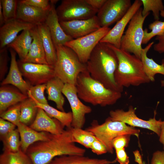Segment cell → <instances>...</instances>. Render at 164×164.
Returning a JSON list of instances; mask_svg holds the SVG:
<instances>
[{
	"mask_svg": "<svg viewBox=\"0 0 164 164\" xmlns=\"http://www.w3.org/2000/svg\"><path fill=\"white\" fill-rule=\"evenodd\" d=\"M9 51L11 57L9 70L1 84L3 86L11 84L16 87L23 94L27 95V92L32 85L22 78V73L16 61V53L11 48L10 49Z\"/></svg>",
	"mask_w": 164,
	"mask_h": 164,
	"instance_id": "cell-17",
	"label": "cell"
},
{
	"mask_svg": "<svg viewBox=\"0 0 164 164\" xmlns=\"http://www.w3.org/2000/svg\"><path fill=\"white\" fill-rule=\"evenodd\" d=\"M15 125L0 118V134L1 137L3 136L15 129Z\"/></svg>",
	"mask_w": 164,
	"mask_h": 164,
	"instance_id": "cell-42",
	"label": "cell"
},
{
	"mask_svg": "<svg viewBox=\"0 0 164 164\" xmlns=\"http://www.w3.org/2000/svg\"><path fill=\"white\" fill-rule=\"evenodd\" d=\"M23 76L32 86L46 84L55 77L54 67L49 64L23 62H18Z\"/></svg>",
	"mask_w": 164,
	"mask_h": 164,
	"instance_id": "cell-13",
	"label": "cell"
},
{
	"mask_svg": "<svg viewBox=\"0 0 164 164\" xmlns=\"http://www.w3.org/2000/svg\"><path fill=\"white\" fill-rule=\"evenodd\" d=\"M162 64L164 66V59H163L162 61ZM161 86L162 87H164V80L161 81Z\"/></svg>",
	"mask_w": 164,
	"mask_h": 164,
	"instance_id": "cell-51",
	"label": "cell"
},
{
	"mask_svg": "<svg viewBox=\"0 0 164 164\" xmlns=\"http://www.w3.org/2000/svg\"><path fill=\"white\" fill-rule=\"evenodd\" d=\"M116 158L115 160L120 164H129V157L128 156L125 148L115 150Z\"/></svg>",
	"mask_w": 164,
	"mask_h": 164,
	"instance_id": "cell-44",
	"label": "cell"
},
{
	"mask_svg": "<svg viewBox=\"0 0 164 164\" xmlns=\"http://www.w3.org/2000/svg\"><path fill=\"white\" fill-rule=\"evenodd\" d=\"M87 71L94 79L106 88L122 92L114 79L118 61L113 50L107 43L100 42L91 53L86 63Z\"/></svg>",
	"mask_w": 164,
	"mask_h": 164,
	"instance_id": "cell-2",
	"label": "cell"
},
{
	"mask_svg": "<svg viewBox=\"0 0 164 164\" xmlns=\"http://www.w3.org/2000/svg\"><path fill=\"white\" fill-rule=\"evenodd\" d=\"M144 164H147L144 162Z\"/></svg>",
	"mask_w": 164,
	"mask_h": 164,
	"instance_id": "cell-53",
	"label": "cell"
},
{
	"mask_svg": "<svg viewBox=\"0 0 164 164\" xmlns=\"http://www.w3.org/2000/svg\"><path fill=\"white\" fill-rule=\"evenodd\" d=\"M130 0H106L97 13L101 27H109L120 20L131 6Z\"/></svg>",
	"mask_w": 164,
	"mask_h": 164,
	"instance_id": "cell-11",
	"label": "cell"
},
{
	"mask_svg": "<svg viewBox=\"0 0 164 164\" xmlns=\"http://www.w3.org/2000/svg\"><path fill=\"white\" fill-rule=\"evenodd\" d=\"M111 164V163H106V164Z\"/></svg>",
	"mask_w": 164,
	"mask_h": 164,
	"instance_id": "cell-52",
	"label": "cell"
},
{
	"mask_svg": "<svg viewBox=\"0 0 164 164\" xmlns=\"http://www.w3.org/2000/svg\"><path fill=\"white\" fill-rule=\"evenodd\" d=\"M155 112L153 118L145 120L138 118L135 114V109L130 106L127 111L122 109L111 110L109 112V118L113 121L124 122L130 126L147 129L151 130L159 137L161 132L162 121L161 119L157 120Z\"/></svg>",
	"mask_w": 164,
	"mask_h": 164,
	"instance_id": "cell-10",
	"label": "cell"
},
{
	"mask_svg": "<svg viewBox=\"0 0 164 164\" xmlns=\"http://www.w3.org/2000/svg\"><path fill=\"white\" fill-rule=\"evenodd\" d=\"M32 41L30 29L25 30L7 47L13 49L22 61L28 54Z\"/></svg>",
	"mask_w": 164,
	"mask_h": 164,
	"instance_id": "cell-27",
	"label": "cell"
},
{
	"mask_svg": "<svg viewBox=\"0 0 164 164\" xmlns=\"http://www.w3.org/2000/svg\"><path fill=\"white\" fill-rule=\"evenodd\" d=\"M64 84L60 79L56 76L46 83V89L48 100L54 102L57 108L62 111H64L65 99L62 94V90Z\"/></svg>",
	"mask_w": 164,
	"mask_h": 164,
	"instance_id": "cell-25",
	"label": "cell"
},
{
	"mask_svg": "<svg viewBox=\"0 0 164 164\" xmlns=\"http://www.w3.org/2000/svg\"><path fill=\"white\" fill-rule=\"evenodd\" d=\"M159 141L163 145V148L164 150V120L162 121L161 126V132L159 137Z\"/></svg>",
	"mask_w": 164,
	"mask_h": 164,
	"instance_id": "cell-49",
	"label": "cell"
},
{
	"mask_svg": "<svg viewBox=\"0 0 164 164\" xmlns=\"http://www.w3.org/2000/svg\"><path fill=\"white\" fill-rule=\"evenodd\" d=\"M16 126L20 138L21 148L26 153L29 147L33 143L46 141L49 138V133L37 132L21 122Z\"/></svg>",
	"mask_w": 164,
	"mask_h": 164,
	"instance_id": "cell-21",
	"label": "cell"
},
{
	"mask_svg": "<svg viewBox=\"0 0 164 164\" xmlns=\"http://www.w3.org/2000/svg\"><path fill=\"white\" fill-rule=\"evenodd\" d=\"M111 29L109 27H101L92 33L67 42L64 45L72 49L80 61L86 64L94 49Z\"/></svg>",
	"mask_w": 164,
	"mask_h": 164,
	"instance_id": "cell-9",
	"label": "cell"
},
{
	"mask_svg": "<svg viewBox=\"0 0 164 164\" xmlns=\"http://www.w3.org/2000/svg\"><path fill=\"white\" fill-rule=\"evenodd\" d=\"M62 93L67 99L72 110L73 118L71 127L82 128L85 123V115L91 112V108L80 101L75 85L65 84Z\"/></svg>",
	"mask_w": 164,
	"mask_h": 164,
	"instance_id": "cell-12",
	"label": "cell"
},
{
	"mask_svg": "<svg viewBox=\"0 0 164 164\" xmlns=\"http://www.w3.org/2000/svg\"><path fill=\"white\" fill-rule=\"evenodd\" d=\"M86 130L91 132L106 147L108 152H114L112 142L113 139L119 135L130 134L138 138L140 130L135 127L127 125L122 121H113L108 117L105 121L99 124L94 121L91 125Z\"/></svg>",
	"mask_w": 164,
	"mask_h": 164,
	"instance_id": "cell-6",
	"label": "cell"
},
{
	"mask_svg": "<svg viewBox=\"0 0 164 164\" xmlns=\"http://www.w3.org/2000/svg\"><path fill=\"white\" fill-rule=\"evenodd\" d=\"M155 39L158 41L157 43L153 45L155 51L159 53L164 52V33L159 36H156Z\"/></svg>",
	"mask_w": 164,
	"mask_h": 164,
	"instance_id": "cell-46",
	"label": "cell"
},
{
	"mask_svg": "<svg viewBox=\"0 0 164 164\" xmlns=\"http://www.w3.org/2000/svg\"><path fill=\"white\" fill-rule=\"evenodd\" d=\"M93 152L97 155H101L108 152L104 144L97 138L92 143L91 149Z\"/></svg>",
	"mask_w": 164,
	"mask_h": 164,
	"instance_id": "cell-43",
	"label": "cell"
},
{
	"mask_svg": "<svg viewBox=\"0 0 164 164\" xmlns=\"http://www.w3.org/2000/svg\"><path fill=\"white\" fill-rule=\"evenodd\" d=\"M142 10L141 8L129 22L127 29L121 37L120 48L133 53L140 59L144 36L143 24L145 19L149 15L143 16Z\"/></svg>",
	"mask_w": 164,
	"mask_h": 164,
	"instance_id": "cell-7",
	"label": "cell"
},
{
	"mask_svg": "<svg viewBox=\"0 0 164 164\" xmlns=\"http://www.w3.org/2000/svg\"><path fill=\"white\" fill-rule=\"evenodd\" d=\"M75 86L79 98L94 106L113 105L122 96L121 92L109 89L94 79L87 71L79 74Z\"/></svg>",
	"mask_w": 164,
	"mask_h": 164,
	"instance_id": "cell-4",
	"label": "cell"
},
{
	"mask_svg": "<svg viewBox=\"0 0 164 164\" xmlns=\"http://www.w3.org/2000/svg\"><path fill=\"white\" fill-rule=\"evenodd\" d=\"M30 31L32 37V41L28 54L25 59L22 61L48 64L46 60L41 39L38 31L36 25L30 29Z\"/></svg>",
	"mask_w": 164,
	"mask_h": 164,
	"instance_id": "cell-22",
	"label": "cell"
},
{
	"mask_svg": "<svg viewBox=\"0 0 164 164\" xmlns=\"http://www.w3.org/2000/svg\"><path fill=\"white\" fill-rule=\"evenodd\" d=\"M7 47L0 49V80H2L8 70V56Z\"/></svg>",
	"mask_w": 164,
	"mask_h": 164,
	"instance_id": "cell-40",
	"label": "cell"
},
{
	"mask_svg": "<svg viewBox=\"0 0 164 164\" xmlns=\"http://www.w3.org/2000/svg\"><path fill=\"white\" fill-rule=\"evenodd\" d=\"M22 3L45 10H49L51 7L50 1L48 0H22Z\"/></svg>",
	"mask_w": 164,
	"mask_h": 164,
	"instance_id": "cell-41",
	"label": "cell"
},
{
	"mask_svg": "<svg viewBox=\"0 0 164 164\" xmlns=\"http://www.w3.org/2000/svg\"><path fill=\"white\" fill-rule=\"evenodd\" d=\"M131 135L130 134H125L116 137L113 139L112 142L113 148L115 150L128 147Z\"/></svg>",
	"mask_w": 164,
	"mask_h": 164,
	"instance_id": "cell-39",
	"label": "cell"
},
{
	"mask_svg": "<svg viewBox=\"0 0 164 164\" xmlns=\"http://www.w3.org/2000/svg\"><path fill=\"white\" fill-rule=\"evenodd\" d=\"M71 127L59 134L50 133L47 140L31 145L26 153L32 164H47L63 155H84L86 150L77 146L72 140Z\"/></svg>",
	"mask_w": 164,
	"mask_h": 164,
	"instance_id": "cell-1",
	"label": "cell"
},
{
	"mask_svg": "<svg viewBox=\"0 0 164 164\" xmlns=\"http://www.w3.org/2000/svg\"><path fill=\"white\" fill-rule=\"evenodd\" d=\"M5 21L3 15L2 6L0 2V27L3 26L5 23Z\"/></svg>",
	"mask_w": 164,
	"mask_h": 164,
	"instance_id": "cell-50",
	"label": "cell"
},
{
	"mask_svg": "<svg viewBox=\"0 0 164 164\" xmlns=\"http://www.w3.org/2000/svg\"><path fill=\"white\" fill-rule=\"evenodd\" d=\"M58 0H50L51 7L45 23L48 27L55 47L64 45L73 39L62 29L56 13L55 4Z\"/></svg>",
	"mask_w": 164,
	"mask_h": 164,
	"instance_id": "cell-16",
	"label": "cell"
},
{
	"mask_svg": "<svg viewBox=\"0 0 164 164\" xmlns=\"http://www.w3.org/2000/svg\"><path fill=\"white\" fill-rule=\"evenodd\" d=\"M106 43L113 50L118 58V65L114 79L119 87L123 89L124 87L137 86L151 82L144 71L140 59L120 48Z\"/></svg>",
	"mask_w": 164,
	"mask_h": 164,
	"instance_id": "cell-3",
	"label": "cell"
},
{
	"mask_svg": "<svg viewBox=\"0 0 164 164\" xmlns=\"http://www.w3.org/2000/svg\"><path fill=\"white\" fill-rule=\"evenodd\" d=\"M46 88V83L31 86L29 91L33 97L38 102L47 104V101L44 95Z\"/></svg>",
	"mask_w": 164,
	"mask_h": 164,
	"instance_id": "cell-38",
	"label": "cell"
},
{
	"mask_svg": "<svg viewBox=\"0 0 164 164\" xmlns=\"http://www.w3.org/2000/svg\"><path fill=\"white\" fill-rule=\"evenodd\" d=\"M38 109L36 103L30 97L21 102L20 122L27 125H30L35 118Z\"/></svg>",
	"mask_w": 164,
	"mask_h": 164,
	"instance_id": "cell-30",
	"label": "cell"
},
{
	"mask_svg": "<svg viewBox=\"0 0 164 164\" xmlns=\"http://www.w3.org/2000/svg\"><path fill=\"white\" fill-rule=\"evenodd\" d=\"M20 135L17 129H15L6 135L1 137L4 146V151L15 152L21 148Z\"/></svg>",
	"mask_w": 164,
	"mask_h": 164,
	"instance_id": "cell-33",
	"label": "cell"
},
{
	"mask_svg": "<svg viewBox=\"0 0 164 164\" xmlns=\"http://www.w3.org/2000/svg\"><path fill=\"white\" fill-rule=\"evenodd\" d=\"M0 164H32L27 154L20 148L15 152L4 151L0 156Z\"/></svg>",
	"mask_w": 164,
	"mask_h": 164,
	"instance_id": "cell-31",
	"label": "cell"
},
{
	"mask_svg": "<svg viewBox=\"0 0 164 164\" xmlns=\"http://www.w3.org/2000/svg\"><path fill=\"white\" fill-rule=\"evenodd\" d=\"M142 5L141 0H135L125 14L117 22L100 42L109 43L120 48L121 39L126 26Z\"/></svg>",
	"mask_w": 164,
	"mask_h": 164,
	"instance_id": "cell-15",
	"label": "cell"
},
{
	"mask_svg": "<svg viewBox=\"0 0 164 164\" xmlns=\"http://www.w3.org/2000/svg\"><path fill=\"white\" fill-rule=\"evenodd\" d=\"M27 95L29 97L33 100L36 103L37 108L43 109L50 117L57 120L64 127L66 126L67 128H69L71 127L73 118L71 112H66L59 110L49 104H45L40 103L33 97L29 91L27 93Z\"/></svg>",
	"mask_w": 164,
	"mask_h": 164,
	"instance_id": "cell-29",
	"label": "cell"
},
{
	"mask_svg": "<svg viewBox=\"0 0 164 164\" xmlns=\"http://www.w3.org/2000/svg\"><path fill=\"white\" fill-rule=\"evenodd\" d=\"M154 42L149 43L142 48L141 52V60L144 71L150 81H155V77L157 74L164 75V66L157 63L152 58H149L147 53L154 44Z\"/></svg>",
	"mask_w": 164,
	"mask_h": 164,
	"instance_id": "cell-26",
	"label": "cell"
},
{
	"mask_svg": "<svg viewBox=\"0 0 164 164\" xmlns=\"http://www.w3.org/2000/svg\"><path fill=\"white\" fill-rule=\"evenodd\" d=\"M133 153L135 157V161L138 164H144V162L142 161L139 151L136 150L133 152Z\"/></svg>",
	"mask_w": 164,
	"mask_h": 164,
	"instance_id": "cell-48",
	"label": "cell"
},
{
	"mask_svg": "<svg viewBox=\"0 0 164 164\" xmlns=\"http://www.w3.org/2000/svg\"><path fill=\"white\" fill-rule=\"evenodd\" d=\"M56 48L57 59L54 66L55 76L64 84L75 85L79 74L87 71L86 64L82 63L70 48L62 45Z\"/></svg>",
	"mask_w": 164,
	"mask_h": 164,
	"instance_id": "cell-5",
	"label": "cell"
},
{
	"mask_svg": "<svg viewBox=\"0 0 164 164\" xmlns=\"http://www.w3.org/2000/svg\"><path fill=\"white\" fill-rule=\"evenodd\" d=\"M36 25L17 19L5 23L0 28V49L6 47L18 36L19 32L31 29Z\"/></svg>",
	"mask_w": 164,
	"mask_h": 164,
	"instance_id": "cell-18",
	"label": "cell"
},
{
	"mask_svg": "<svg viewBox=\"0 0 164 164\" xmlns=\"http://www.w3.org/2000/svg\"><path fill=\"white\" fill-rule=\"evenodd\" d=\"M85 1L92 8L99 10L103 6L106 0H85Z\"/></svg>",
	"mask_w": 164,
	"mask_h": 164,
	"instance_id": "cell-47",
	"label": "cell"
},
{
	"mask_svg": "<svg viewBox=\"0 0 164 164\" xmlns=\"http://www.w3.org/2000/svg\"><path fill=\"white\" fill-rule=\"evenodd\" d=\"M71 129L73 141L78 143L87 148L91 149L92 143L97 139L95 136L86 130L71 127Z\"/></svg>",
	"mask_w": 164,
	"mask_h": 164,
	"instance_id": "cell-32",
	"label": "cell"
},
{
	"mask_svg": "<svg viewBox=\"0 0 164 164\" xmlns=\"http://www.w3.org/2000/svg\"><path fill=\"white\" fill-rule=\"evenodd\" d=\"M18 2L16 0H0L5 23L16 19Z\"/></svg>",
	"mask_w": 164,
	"mask_h": 164,
	"instance_id": "cell-35",
	"label": "cell"
},
{
	"mask_svg": "<svg viewBox=\"0 0 164 164\" xmlns=\"http://www.w3.org/2000/svg\"><path fill=\"white\" fill-rule=\"evenodd\" d=\"M29 127L37 132L53 134H60L65 130L59 121L50 117L43 109L39 108L35 119Z\"/></svg>",
	"mask_w": 164,
	"mask_h": 164,
	"instance_id": "cell-19",
	"label": "cell"
},
{
	"mask_svg": "<svg viewBox=\"0 0 164 164\" xmlns=\"http://www.w3.org/2000/svg\"><path fill=\"white\" fill-rule=\"evenodd\" d=\"M49 10H45L19 1L16 19L37 25L45 23Z\"/></svg>",
	"mask_w": 164,
	"mask_h": 164,
	"instance_id": "cell-20",
	"label": "cell"
},
{
	"mask_svg": "<svg viewBox=\"0 0 164 164\" xmlns=\"http://www.w3.org/2000/svg\"><path fill=\"white\" fill-rule=\"evenodd\" d=\"M20 107L21 103L11 106L0 114L1 118L17 126L20 122Z\"/></svg>",
	"mask_w": 164,
	"mask_h": 164,
	"instance_id": "cell-37",
	"label": "cell"
},
{
	"mask_svg": "<svg viewBox=\"0 0 164 164\" xmlns=\"http://www.w3.org/2000/svg\"><path fill=\"white\" fill-rule=\"evenodd\" d=\"M150 164H164V151L157 150L154 152Z\"/></svg>",
	"mask_w": 164,
	"mask_h": 164,
	"instance_id": "cell-45",
	"label": "cell"
},
{
	"mask_svg": "<svg viewBox=\"0 0 164 164\" xmlns=\"http://www.w3.org/2000/svg\"><path fill=\"white\" fill-rule=\"evenodd\" d=\"M41 39L48 64L54 66L57 59L56 51L49 29L45 23L36 25Z\"/></svg>",
	"mask_w": 164,
	"mask_h": 164,
	"instance_id": "cell-24",
	"label": "cell"
},
{
	"mask_svg": "<svg viewBox=\"0 0 164 164\" xmlns=\"http://www.w3.org/2000/svg\"><path fill=\"white\" fill-rule=\"evenodd\" d=\"M143 5L142 15L143 16L152 12L154 19H159L160 14L164 13V6L161 0H141Z\"/></svg>",
	"mask_w": 164,
	"mask_h": 164,
	"instance_id": "cell-34",
	"label": "cell"
},
{
	"mask_svg": "<svg viewBox=\"0 0 164 164\" xmlns=\"http://www.w3.org/2000/svg\"><path fill=\"white\" fill-rule=\"evenodd\" d=\"M65 33L73 39L92 33L101 27L97 15L88 19L60 22Z\"/></svg>",
	"mask_w": 164,
	"mask_h": 164,
	"instance_id": "cell-14",
	"label": "cell"
},
{
	"mask_svg": "<svg viewBox=\"0 0 164 164\" xmlns=\"http://www.w3.org/2000/svg\"><path fill=\"white\" fill-rule=\"evenodd\" d=\"M28 97L18 89L5 85L2 86L0 88V114Z\"/></svg>",
	"mask_w": 164,
	"mask_h": 164,
	"instance_id": "cell-23",
	"label": "cell"
},
{
	"mask_svg": "<svg viewBox=\"0 0 164 164\" xmlns=\"http://www.w3.org/2000/svg\"><path fill=\"white\" fill-rule=\"evenodd\" d=\"M56 10L60 22L88 19L96 15L98 11L85 0H63Z\"/></svg>",
	"mask_w": 164,
	"mask_h": 164,
	"instance_id": "cell-8",
	"label": "cell"
},
{
	"mask_svg": "<svg viewBox=\"0 0 164 164\" xmlns=\"http://www.w3.org/2000/svg\"><path fill=\"white\" fill-rule=\"evenodd\" d=\"M149 28L151 30L150 32H148L147 29L144 30L142 44H146L154 36L164 33V21L155 20L149 25Z\"/></svg>",
	"mask_w": 164,
	"mask_h": 164,
	"instance_id": "cell-36",
	"label": "cell"
},
{
	"mask_svg": "<svg viewBox=\"0 0 164 164\" xmlns=\"http://www.w3.org/2000/svg\"><path fill=\"white\" fill-rule=\"evenodd\" d=\"M116 160L110 161L104 159L91 158L84 155H63L54 158L47 164H105L114 163Z\"/></svg>",
	"mask_w": 164,
	"mask_h": 164,
	"instance_id": "cell-28",
	"label": "cell"
}]
</instances>
